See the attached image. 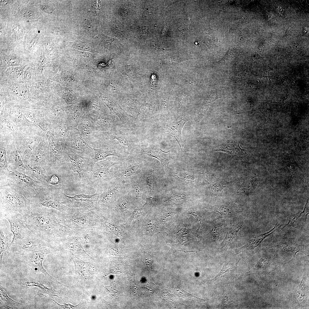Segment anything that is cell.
<instances>
[{"mask_svg":"<svg viewBox=\"0 0 309 309\" xmlns=\"http://www.w3.org/2000/svg\"><path fill=\"white\" fill-rule=\"evenodd\" d=\"M77 128L83 138L90 145L95 132L93 118L87 114L85 113Z\"/></svg>","mask_w":309,"mask_h":309,"instance_id":"cell-14","label":"cell"},{"mask_svg":"<svg viewBox=\"0 0 309 309\" xmlns=\"http://www.w3.org/2000/svg\"><path fill=\"white\" fill-rule=\"evenodd\" d=\"M187 120L181 119L178 122H173L166 126L167 131L173 135L175 138L181 148L182 138L181 131Z\"/></svg>","mask_w":309,"mask_h":309,"instance_id":"cell-27","label":"cell"},{"mask_svg":"<svg viewBox=\"0 0 309 309\" xmlns=\"http://www.w3.org/2000/svg\"><path fill=\"white\" fill-rule=\"evenodd\" d=\"M22 14L24 17L29 19H36L38 17V14L35 12L28 9L23 10Z\"/></svg>","mask_w":309,"mask_h":309,"instance_id":"cell-39","label":"cell"},{"mask_svg":"<svg viewBox=\"0 0 309 309\" xmlns=\"http://www.w3.org/2000/svg\"><path fill=\"white\" fill-rule=\"evenodd\" d=\"M21 284L23 287L26 288L34 287H38L43 292L47 294L50 297H52L55 296L61 299L59 296L60 294L58 292L53 289L52 288H48L42 283L40 282L34 280L30 279H25L22 281Z\"/></svg>","mask_w":309,"mask_h":309,"instance_id":"cell-22","label":"cell"},{"mask_svg":"<svg viewBox=\"0 0 309 309\" xmlns=\"http://www.w3.org/2000/svg\"><path fill=\"white\" fill-rule=\"evenodd\" d=\"M232 266L231 264H225L220 272L214 278L211 279L210 281L215 282L217 280H220L222 277L225 275H226L227 273H229V272L232 270Z\"/></svg>","mask_w":309,"mask_h":309,"instance_id":"cell-34","label":"cell"},{"mask_svg":"<svg viewBox=\"0 0 309 309\" xmlns=\"http://www.w3.org/2000/svg\"><path fill=\"white\" fill-rule=\"evenodd\" d=\"M59 187L58 185L44 186L32 200L34 205L42 206L62 212L66 211L67 207L62 203L60 199L58 191Z\"/></svg>","mask_w":309,"mask_h":309,"instance_id":"cell-5","label":"cell"},{"mask_svg":"<svg viewBox=\"0 0 309 309\" xmlns=\"http://www.w3.org/2000/svg\"><path fill=\"white\" fill-rule=\"evenodd\" d=\"M5 218L9 221L10 229L13 235L10 244L23 239L31 231L28 227L23 216L18 212L7 211L0 217V218Z\"/></svg>","mask_w":309,"mask_h":309,"instance_id":"cell-9","label":"cell"},{"mask_svg":"<svg viewBox=\"0 0 309 309\" xmlns=\"http://www.w3.org/2000/svg\"><path fill=\"white\" fill-rule=\"evenodd\" d=\"M134 195L136 197L138 198L141 197L142 192V189L139 186H136L134 187Z\"/></svg>","mask_w":309,"mask_h":309,"instance_id":"cell-45","label":"cell"},{"mask_svg":"<svg viewBox=\"0 0 309 309\" xmlns=\"http://www.w3.org/2000/svg\"><path fill=\"white\" fill-rule=\"evenodd\" d=\"M32 74V70L31 68H28L23 74V78L25 81H28L31 78Z\"/></svg>","mask_w":309,"mask_h":309,"instance_id":"cell-43","label":"cell"},{"mask_svg":"<svg viewBox=\"0 0 309 309\" xmlns=\"http://www.w3.org/2000/svg\"><path fill=\"white\" fill-rule=\"evenodd\" d=\"M215 211L219 213L221 215H222V216L223 215V217H228V216L229 217V216L231 215L232 214L228 209H227L223 207H217Z\"/></svg>","mask_w":309,"mask_h":309,"instance_id":"cell-41","label":"cell"},{"mask_svg":"<svg viewBox=\"0 0 309 309\" xmlns=\"http://www.w3.org/2000/svg\"><path fill=\"white\" fill-rule=\"evenodd\" d=\"M113 141L104 140L98 142L97 148H93L94 152L95 162L104 160L107 157L113 156L121 158V155L117 151L114 147Z\"/></svg>","mask_w":309,"mask_h":309,"instance_id":"cell-12","label":"cell"},{"mask_svg":"<svg viewBox=\"0 0 309 309\" xmlns=\"http://www.w3.org/2000/svg\"><path fill=\"white\" fill-rule=\"evenodd\" d=\"M66 164L72 174L75 183L88 186L89 179L95 162L93 159L80 156L64 144L62 145Z\"/></svg>","mask_w":309,"mask_h":309,"instance_id":"cell-3","label":"cell"},{"mask_svg":"<svg viewBox=\"0 0 309 309\" xmlns=\"http://www.w3.org/2000/svg\"><path fill=\"white\" fill-rule=\"evenodd\" d=\"M48 181L49 185L56 186L60 185H63L60 183V178L56 174H52Z\"/></svg>","mask_w":309,"mask_h":309,"instance_id":"cell-37","label":"cell"},{"mask_svg":"<svg viewBox=\"0 0 309 309\" xmlns=\"http://www.w3.org/2000/svg\"><path fill=\"white\" fill-rule=\"evenodd\" d=\"M204 173L207 182L210 185L209 189L211 193L213 195L220 192L225 185L223 182L215 177L212 174L208 171H206Z\"/></svg>","mask_w":309,"mask_h":309,"instance_id":"cell-26","label":"cell"},{"mask_svg":"<svg viewBox=\"0 0 309 309\" xmlns=\"http://www.w3.org/2000/svg\"><path fill=\"white\" fill-rule=\"evenodd\" d=\"M35 88L38 91H42L43 89V86L42 84L39 82L36 83L35 85Z\"/></svg>","mask_w":309,"mask_h":309,"instance_id":"cell-51","label":"cell"},{"mask_svg":"<svg viewBox=\"0 0 309 309\" xmlns=\"http://www.w3.org/2000/svg\"><path fill=\"white\" fill-rule=\"evenodd\" d=\"M9 64L13 66L17 67L19 65L20 61L15 56H11L8 59Z\"/></svg>","mask_w":309,"mask_h":309,"instance_id":"cell-42","label":"cell"},{"mask_svg":"<svg viewBox=\"0 0 309 309\" xmlns=\"http://www.w3.org/2000/svg\"><path fill=\"white\" fill-rule=\"evenodd\" d=\"M105 224L108 227L111 229L112 231L115 232L118 231V229L110 223L108 222H106Z\"/></svg>","mask_w":309,"mask_h":309,"instance_id":"cell-50","label":"cell"},{"mask_svg":"<svg viewBox=\"0 0 309 309\" xmlns=\"http://www.w3.org/2000/svg\"><path fill=\"white\" fill-rule=\"evenodd\" d=\"M175 176L183 182H191L194 180V178L191 176L187 174L178 173Z\"/></svg>","mask_w":309,"mask_h":309,"instance_id":"cell-40","label":"cell"},{"mask_svg":"<svg viewBox=\"0 0 309 309\" xmlns=\"http://www.w3.org/2000/svg\"><path fill=\"white\" fill-rule=\"evenodd\" d=\"M64 144L80 156L92 159L94 157L93 148L83 138L77 128H71L70 133Z\"/></svg>","mask_w":309,"mask_h":309,"instance_id":"cell-8","label":"cell"},{"mask_svg":"<svg viewBox=\"0 0 309 309\" xmlns=\"http://www.w3.org/2000/svg\"><path fill=\"white\" fill-rule=\"evenodd\" d=\"M25 174L35 181L43 183L45 186L49 185L48 181L50 177L45 168L39 166L31 167L29 165L25 166Z\"/></svg>","mask_w":309,"mask_h":309,"instance_id":"cell-19","label":"cell"},{"mask_svg":"<svg viewBox=\"0 0 309 309\" xmlns=\"http://www.w3.org/2000/svg\"><path fill=\"white\" fill-rule=\"evenodd\" d=\"M71 257L75 264V273L77 275L85 278L90 274V263L84 262L74 256Z\"/></svg>","mask_w":309,"mask_h":309,"instance_id":"cell-23","label":"cell"},{"mask_svg":"<svg viewBox=\"0 0 309 309\" xmlns=\"http://www.w3.org/2000/svg\"><path fill=\"white\" fill-rule=\"evenodd\" d=\"M308 200V197L306 203L303 211L299 214L295 215L294 216L291 218L289 219L288 224L284 226V228L301 227L305 224L306 222L308 215V213H307L306 211Z\"/></svg>","mask_w":309,"mask_h":309,"instance_id":"cell-25","label":"cell"},{"mask_svg":"<svg viewBox=\"0 0 309 309\" xmlns=\"http://www.w3.org/2000/svg\"><path fill=\"white\" fill-rule=\"evenodd\" d=\"M277 9L278 13L280 15H282L284 13V9L281 7H278Z\"/></svg>","mask_w":309,"mask_h":309,"instance_id":"cell-53","label":"cell"},{"mask_svg":"<svg viewBox=\"0 0 309 309\" xmlns=\"http://www.w3.org/2000/svg\"><path fill=\"white\" fill-rule=\"evenodd\" d=\"M268 18L269 20L271 19L272 18V14L269 13L268 14Z\"/></svg>","mask_w":309,"mask_h":309,"instance_id":"cell-55","label":"cell"},{"mask_svg":"<svg viewBox=\"0 0 309 309\" xmlns=\"http://www.w3.org/2000/svg\"><path fill=\"white\" fill-rule=\"evenodd\" d=\"M14 71L15 74L18 77L22 76L23 73L22 68L19 67H16L14 69Z\"/></svg>","mask_w":309,"mask_h":309,"instance_id":"cell-46","label":"cell"},{"mask_svg":"<svg viewBox=\"0 0 309 309\" xmlns=\"http://www.w3.org/2000/svg\"><path fill=\"white\" fill-rule=\"evenodd\" d=\"M0 217L6 212L13 211L23 216L32 210V202L22 195L8 187H0Z\"/></svg>","mask_w":309,"mask_h":309,"instance_id":"cell-4","label":"cell"},{"mask_svg":"<svg viewBox=\"0 0 309 309\" xmlns=\"http://www.w3.org/2000/svg\"><path fill=\"white\" fill-rule=\"evenodd\" d=\"M81 107V106H72L67 108V121L70 128H77L82 117L85 114Z\"/></svg>","mask_w":309,"mask_h":309,"instance_id":"cell-20","label":"cell"},{"mask_svg":"<svg viewBox=\"0 0 309 309\" xmlns=\"http://www.w3.org/2000/svg\"><path fill=\"white\" fill-rule=\"evenodd\" d=\"M110 181L98 190L103 191L101 195L100 201L104 204L112 201L119 190L118 186L113 184Z\"/></svg>","mask_w":309,"mask_h":309,"instance_id":"cell-21","label":"cell"},{"mask_svg":"<svg viewBox=\"0 0 309 309\" xmlns=\"http://www.w3.org/2000/svg\"><path fill=\"white\" fill-rule=\"evenodd\" d=\"M50 247V244L31 231L23 239L10 244L7 253H25Z\"/></svg>","mask_w":309,"mask_h":309,"instance_id":"cell-7","label":"cell"},{"mask_svg":"<svg viewBox=\"0 0 309 309\" xmlns=\"http://www.w3.org/2000/svg\"><path fill=\"white\" fill-rule=\"evenodd\" d=\"M45 59L44 57L43 56L41 57L40 58V66L42 67L44 66L45 64Z\"/></svg>","mask_w":309,"mask_h":309,"instance_id":"cell-52","label":"cell"},{"mask_svg":"<svg viewBox=\"0 0 309 309\" xmlns=\"http://www.w3.org/2000/svg\"><path fill=\"white\" fill-rule=\"evenodd\" d=\"M146 181L150 190H151L153 189L154 187L155 181L154 173L153 172L150 171L147 173L146 177Z\"/></svg>","mask_w":309,"mask_h":309,"instance_id":"cell-36","label":"cell"},{"mask_svg":"<svg viewBox=\"0 0 309 309\" xmlns=\"http://www.w3.org/2000/svg\"><path fill=\"white\" fill-rule=\"evenodd\" d=\"M136 165H130L124 168L121 172V175L123 177L128 178L136 173L139 169Z\"/></svg>","mask_w":309,"mask_h":309,"instance_id":"cell-33","label":"cell"},{"mask_svg":"<svg viewBox=\"0 0 309 309\" xmlns=\"http://www.w3.org/2000/svg\"><path fill=\"white\" fill-rule=\"evenodd\" d=\"M49 154V148L48 147L39 146L31 155L29 165L31 167L39 166L46 169L48 166Z\"/></svg>","mask_w":309,"mask_h":309,"instance_id":"cell-13","label":"cell"},{"mask_svg":"<svg viewBox=\"0 0 309 309\" xmlns=\"http://www.w3.org/2000/svg\"><path fill=\"white\" fill-rule=\"evenodd\" d=\"M118 162L109 157L95 163L89 179L88 186L98 190L110 182L112 178L109 170Z\"/></svg>","mask_w":309,"mask_h":309,"instance_id":"cell-6","label":"cell"},{"mask_svg":"<svg viewBox=\"0 0 309 309\" xmlns=\"http://www.w3.org/2000/svg\"><path fill=\"white\" fill-rule=\"evenodd\" d=\"M7 163L6 151L3 148L1 147L0 176L8 174L11 172L8 168Z\"/></svg>","mask_w":309,"mask_h":309,"instance_id":"cell-31","label":"cell"},{"mask_svg":"<svg viewBox=\"0 0 309 309\" xmlns=\"http://www.w3.org/2000/svg\"><path fill=\"white\" fill-rule=\"evenodd\" d=\"M228 144H226L220 145L218 149L216 150H221L223 151L229 153L231 155L236 156L241 154V152L243 153V151L245 150L241 148L239 146V145L235 144V143Z\"/></svg>","mask_w":309,"mask_h":309,"instance_id":"cell-30","label":"cell"},{"mask_svg":"<svg viewBox=\"0 0 309 309\" xmlns=\"http://www.w3.org/2000/svg\"><path fill=\"white\" fill-rule=\"evenodd\" d=\"M37 39V38H36V37H35L33 39V40L31 42V43L29 44V47L30 48H31V47H32V46L34 45V44L35 42H36V41L37 40H36Z\"/></svg>","mask_w":309,"mask_h":309,"instance_id":"cell-54","label":"cell"},{"mask_svg":"<svg viewBox=\"0 0 309 309\" xmlns=\"http://www.w3.org/2000/svg\"><path fill=\"white\" fill-rule=\"evenodd\" d=\"M62 109V106L59 104H56L54 105L52 110L54 115L56 116L57 114Z\"/></svg>","mask_w":309,"mask_h":309,"instance_id":"cell-48","label":"cell"},{"mask_svg":"<svg viewBox=\"0 0 309 309\" xmlns=\"http://www.w3.org/2000/svg\"><path fill=\"white\" fill-rule=\"evenodd\" d=\"M92 117L94 119L96 132L110 131L117 125L116 118L111 114H106Z\"/></svg>","mask_w":309,"mask_h":309,"instance_id":"cell-15","label":"cell"},{"mask_svg":"<svg viewBox=\"0 0 309 309\" xmlns=\"http://www.w3.org/2000/svg\"><path fill=\"white\" fill-rule=\"evenodd\" d=\"M53 209L34 206L28 215L23 216L29 229L50 244L63 235L64 227L60 214Z\"/></svg>","mask_w":309,"mask_h":309,"instance_id":"cell-1","label":"cell"},{"mask_svg":"<svg viewBox=\"0 0 309 309\" xmlns=\"http://www.w3.org/2000/svg\"><path fill=\"white\" fill-rule=\"evenodd\" d=\"M5 218H0V264H2L3 254L7 251L12 241V233L10 232L9 224Z\"/></svg>","mask_w":309,"mask_h":309,"instance_id":"cell-16","label":"cell"},{"mask_svg":"<svg viewBox=\"0 0 309 309\" xmlns=\"http://www.w3.org/2000/svg\"><path fill=\"white\" fill-rule=\"evenodd\" d=\"M0 300L5 307L13 308V307H18L21 305L20 303L10 298L7 295L5 288L0 285Z\"/></svg>","mask_w":309,"mask_h":309,"instance_id":"cell-29","label":"cell"},{"mask_svg":"<svg viewBox=\"0 0 309 309\" xmlns=\"http://www.w3.org/2000/svg\"><path fill=\"white\" fill-rule=\"evenodd\" d=\"M25 253H12L36 271L41 272L46 277H52L43 268L42 263L46 256L50 252V248Z\"/></svg>","mask_w":309,"mask_h":309,"instance_id":"cell-10","label":"cell"},{"mask_svg":"<svg viewBox=\"0 0 309 309\" xmlns=\"http://www.w3.org/2000/svg\"><path fill=\"white\" fill-rule=\"evenodd\" d=\"M140 153L157 159L163 167H168L172 159L170 151L165 152L159 148H141Z\"/></svg>","mask_w":309,"mask_h":309,"instance_id":"cell-17","label":"cell"},{"mask_svg":"<svg viewBox=\"0 0 309 309\" xmlns=\"http://www.w3.org/2000/svg\"><path fill=\"white\" fill-rule=\"evenodd\" d=\"M239 229V227L228 229L226 237L221 244L222 248H226L229 245L236 236Z\"/></svg>","mask_w":309,"mask_h":309,"instance_id":"cell-32","label":"cell"},{"mask_svg":"<svg viewBox=\"0 0 309 309\" xmlns=\"http://www.w3.org/2000/svg\"><path fill=\"white\" fill-rule=\"evenodd\" d=\"M44 186L41 182L18 171L0 176V187H8L31 201Z\"/></svg>","mask_w":309,"mask_h":309,"instance_id":"cell-2","label":"cell"},{"mask_svg":"<svg viewBox=\"0 0 309 309\" xmlns=\"http://www.w3.org/2000/svg\"><path fill=\"white\" fill-rule=\"evenodd\" d=\"M128 206V201L124 199L121 200L118 203V207L122 210H124L127 209Z\"/></svg>","mask_w":309,"mask_h":309,"instance_id":"cell-44","label":"cell"},{"mask_svg":"<svg viewBox=\"0 0 309 309\" xmlns=\"http://www.w3.org/2000/svg\"><path fill=\"white\" fill-rule=\"evenodd\" d=\"M278 247L285 250H289L294 252L295 255L296 252L300 251L304 253L303 246L298 244V242L293 239L284 238L281 240L278 245Z\"/></svg>","mask_w":309,"mask_h":309,"instance_id":"cell-24","label":"cell"},{"mask_svg":"<svg viewBox=\"0 0 309 309\" xmlns=\"http://www.w3.org/2000/svg\"><path fill=\"white\" fill-rule=\"evenodd\" d=\"M41 9L44 12L48 13H52L53 12V10L50 6L45 5H43L40 6Z\"/></svg>","mask_w":309,"mask_h":309,"instance_id":"cell-47","label":"cell"},{"mask_svg":"<svg viewBox=\"0 0 309 309\" xmlns=\"http://www.w3.org/2000/svg\"><path fill=\"white\" fill-rule=\"evenodd\" d=\"M227 296V295H225L223 299V303L225 305H227L228 304H229V303L231 302V300L230 297L229 296Z\"/></svg>","mask_w":309,"mask_h":309,"instance_id":"cell-49","label":"cell"},{"mask_svg":"<svg viewBox=\"0 0 309 309\" xmlns=\"http://www.w3.org/2000/svg\"><path fill=\"white\" fill-rule=\"evenodd\" d=\"M304 32L305 33H308V28L305 29L304 30Z\"/></svg>","mask_w":309,"mask_h":309,"instance_id":"cell-56","label":"cell"},{"mask_svg":"<svg viewBox=\"0 0 309 309\" xmlns=\"http://www.w3.org/2000/svg\"><path fill=\"white\" fill-rule=\"evenodd\" d=\"M65 190L61 192L63 203L66 205H70L73 207L84 208H90L96 206L99 198V194L96 193L92 195L84 194L75 195L73 196L66 195Z\"/></svg>","mask_w":309,"mask_h":309,"instance_id":"cell-11","label":"cell"},{"mask_svg":"<svg viewBox=\"0 0 309 309\" xmlns=\"http://www.w3.org/2000/svg\"><path fill=\"white\" fill-rule=\"evenodd\" d=\"M277 228L276 225L269 231L255 236L252 237L245 246L240 248L247 249L255 248L258 246L267 237L276 231Z\"/></svg>","mask_w":309,"mask_h":309,"instance_id":"cell-28","label":"cell"},{"mask_svg":"<svg viewBox=\"0 0 309 309\" xmlns=\"http://www.w3.org/2000/svg\"><path fill=\"white\" fill-rule=\"evenodd\" d=\"M66 244L70 249L72 250L80 251L82 249L79 243L76 241H70Z\"/></svg>","mask_w":309,"mask_h":309,"instance_id":"cell-38","label":"cell"},{"mask_svg":"<svg viewBox=\"0 0 309 309\" xmlns=\"http://www.w3.org/2000/svg\"><path fill=\"white\" fill-rule=\"evenodd\" d=\"M7 156L8 167L11 172L18 171L25 174L26 167L18 151L9 150Z\"/></svg>","mask_w":309,"mask_h":309,"instance_id":"cell-18","label":"cell"},{"mask_svg":"<svg viewBox=\"0 0 309 309\" xmlns=\"http://www.w3.org/2000/svg\"><path fill=\"white\" fill-rule=\"evenodd\" d=\"M13 91L15 94L22 99L26 100L29 98V91L26 88L22 87L17 88H15Z\"/></svg>","mask_w":309,"mask_h":309,"instance_id":"cell-35","label":"cell"}]
</instances>
